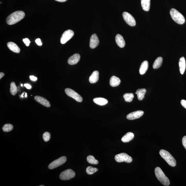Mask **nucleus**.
Segmentation results:
<instances>
[{
	"label": "nucleus",
	"instance_id": "f257e3e1",
	"mask_svg": "<svg viewBox=\"0 0 186 186\" xmlns=\"http://www.w3.org/2000/svg\"><path fill=\"white\" fill-rule=\"evenodd\" d=\"M25 16L24 12L17 11L14 12L7 17L6 22L8 25H12L22 20Z\"/></svg>",
	"mask_w": 186,
	"mask_h": 186
},
{
	"label": "nucleus",
	"instance_id": "f03ea898",
	"mask_svg": "<svg viewBox=\"0 0 186 186\" xmlns=\"http://www.w3.org/2000/svg\"><path fill=\"white\" fill-rule=\"evenodd\" d=\"M159 153L161 156L166 161L169 166L172 167H174L176 166V160L169 152L166 150H161Z\"/></svg>",
	"mask_w": 186,
	"mask_h": 186
},
{
	"label": "nucleus",
	"instance_id": "7ed1b4c3",
	"mask_svg": "<svg viewBox=\"0 0 186 186\" xmlns=\"http://www.w3.org/2000/svg\"><path fill=\"white\" fill-rule=\"evenodd\" d=\"M155 173L157 178L161 183L164 186H169L170 184V181L165 175L162 170L159 167H157L155 169Z\"/></svg>",
	"mask_w": 186,
	"mask_h": 186
},
{
	"label": "nucleus",
	"instance_id": "20e7f679",
	"mask_svg": "<svg viewBox=\"0 0 186 186\" xmlns=\"http://www.w3.org/2000/svg\"><path fill=\"white\" fill-rule=\"evenodd\" d=\"M170 14L173 20L177 24L182 25L185 23V17L178 10L174 8L171 9L170 10Z\"/></svg>",
	"mask_w": 186,
	"mask_h": 186
},
{
	"label": "nucleus",
	"instance_id": "39448f33",
	"mask_svg": "<svg viewBox=\"0 0 186 186\" xmlns=\"http://www.w3.org/2000/svg\"><path fill=\"white\" fill-rule=\"evenodd\" d=\"M115 160L119 163L124 162L130 163L132 161V157L125 153H121L116 155L115 157Z\"/></svg>",
	"mask_w": 186,
	"mask_h": 186
},
{
	"label": "nucleus",
	"instance_id": "423d86ee",
	"mask_svg": "<svg viewBox=\"0 0 186 186\" xmlns=\"http://www.w3.org/2000/svg\"><path fill=\"white\" fill-rule=\"evenodd\" d=\"M75 173L72 169H69L63 171L60 175V178L63 180H68L73 178Z\"/></svg>",
	"mask_w": 186,
	"mask_h": 186
},
{
	"label": "nucleus",
	"instance_id": "0eeeda50",
	"mask_svg": "<svg viewBox=\"0 0 186 186\" xmlns=\"http://www.w3.org/2000/svg\"><path fill=\"white\" fill-rule=\"evenodd\" d=\"M65 92L68 96L74 99L77 102H82V97L74 90L70 88H66L65 90Z\"/></svg>",
	"mask_w": 186,
	"mask_h": 186
},
{
	"label": "nucleus",
	"instance_id": "6e6552de",
	"mask_svg": "<svg viewBox=\"0 0 186 186\" xmlns=\"http://www.w3.org/2000/svg\"><path fill=\"white\" fill-rule=\"evenodd\" d=\"M66 161V157L63 156L60 157L57 160L53 161L49 164L48 166L49 169L51 170L59 167L65 164Z\"/></svg>",
	"mask_w": 186,
	"mask_h": 186
},
{
	"label": "nucleus",
	"instance_id": "1a4fd4ad",
	"mask_svg": "<svg viewBox=\"0 0 186 186\" xmlns=\"http://www.w3.org/2000/svg\"><path fill=\"white\" fill-rule=\"evenodd\" d=\"M124 20L127 23L131 26H134L136 25V21L133 16L127 12H124L123 14Z\"/></svg>",
	"mask_w": 186,
	"mask_h": 186
},
{
	"label": "nucleus",
	"instance_id": "9d476101",
	"mask_svg": "<svg viewBox=\"0 0 186 186\" xmlns=\"http://www.w3.org/2000/svg\"><path fill=\"white\" fill-rule=\"evenodd\" d=\"M74 35V32L71 30H68L65 31L62 35L61 39V43L63 44L66 43L73 37Z\"/></svg>",
	"mask_w": 186,
	"mask_h": 186
},
{
	"label": "nucleus",
	"instance_id": "9b49d317",
	"mask_svg": "<svg viewBox=\"0 0 186 186\" xmlns=\"http://www.w3.org/2000/svg\"><path fill=\"white\" fill-rule=\"evenodd\" d=\"M144 114V112L142 111L139 110L134 112L129 113L127 115V119L130 120H133L137 119L140 118Z\"/></svg>",
	"mask_w": 186,
	"mask_h": 186
},
{
	"label": "nucleus",
	"instance_id": "f8f14e48",
	"mask_svg": "<svg viewBox=\"0 0 186 186\" xmlns=\"http://www.w3.org/2000/svg\"><path fill=\"white\" fill-rule=\"evenodd\" d=\"M99 41L98 36L96 34L92 35L90 39V47L91 49H94L98 46Z\"/></svg>",
	"mask_w": 186,
	"mask_h": 186
},
{
	"label": "nucleus",
	"instance_id": "ddd939ff",
	"mask_svg": "<svg viewBox=\"0 0 186 186\" xmlns=\"http://www.w3.org/2000/svg\"><path fill=\"white\" fill-rule=\"evenodd\" d=\"M80 59V56L78 54H75L69 58L68 62L69 65H72L76 64Z\"/></svg>",
	"mask_w": 186,
	"mask_h": 186
},
{
	"label": "nucleus",
	"instance_id": "4468645a",
	"mask_svg": "<svg viewBox=\"0 0 186 186\" xmlns=\"http://www.w3.org/2000/svg\"><path fill=\"white\" fill-rule=\"evenodd\" d=\"M35 99L37 102L46 107H50V102L46 99L44 98V97L37 95L35 97Z\"/></svg>",
	"mask_w": 186,
	"mask_h": 186
},
{
	"label": "nucleus",
	"instance_id": "2eb2a0df",
	"mask_svg": "<svg viewBox=\"0 0 186 186\" xmlns=\"http://www.w3.org/2000/svg\"><path fill=\"white\" fill-rule=\"evenodd\" d=\"M116 42L117 45L121 48L125 46V42L123 36L120 34H117L116 37Z\"/></svg>",
	"mask_w": 186,
	"mask_h": 186
},
{
	"label": "nucleus",
	"instance_id": "dca6fc26",
	"mask_svg": "<svg viewBox=\"0 0 186 186\" xmlns=\"http://www.w3.org/2000/svg\"><path fill=\"white\" fill-rule=\"evenodd\" d=\"M8 48L13 52L16 53L20 52V50L16 44L12 42H8L7 44Z\"/></svg>",
	"mask_w": 186,
	"mask_h": 186
},
{
	"label": "nucleus",
	"instance_id": "f3484780",
	"mask_svg": "<svg viewBox=\"0 0 186 186\" xmlns=\"http://www.w3.org/2000/svg\"><path fill=\"white\" fill-rule=\"evenodd\" d=\"M99 72L98 71H95L90 76L89 81L91 84H95L99 80Z\"/></svg>",
	"mask_w": 186,
	"mask_h": 186
},
{
	"label": "nucleus",
	"instance_id": "a211bd4d",
	"mask_svg": "<svg viewBox=\"0 0 186 186\" xmlns=\"http://www.w3.org/2000/svg\"><path fill=\"white\" fill-rule=\"evenodd\" d=\"M149 67V63L147 61H143L140 67L139 72L141 75L144 74L147 71Z\"/></svg>",
	"mask_w": 186,
	"mask_h": 186
},
{
	"label": "nucleus",
	"instance_id": "6ab92c4d",
	"mask_svg": "<svg viewBox=\"0 0 186 186\" xmlns=\"http://www.w3.org/2000/svg\"><path fill=\"white\" fill-rule=\"evenodd\" d=\"M179 66L180 73L183 74L186 68V63L185 58L182 57L180 58L179 61Z\"/></svg>",
	"mask_w": 186,
	"mask_h": 186
},
{
	"label": "nucleus",
	"instance_id": "aec40b11",
	"mask_svg": "<svg viewBox=\"0 0 186 186\" xmlns=\"http://www.w3.org/2000/svg\"><path fill=\"white\" fill-rule=\"evenodd\" d=\"M121 82V80L119 78L116 77L115 76H113L111 77L110 80V84L111 86L112 87H116L118 86Z\"/></svg>",
	"mask_w": 186,
	"mask_h": 186
},
{
	"label": "nucleus",
	"instance_id": "412c9836",
	"mask_svg": "<svg viewBox=\"0 0 186 186\" xmlns=\"http://www.w3.org/2000/svg\"><path fill=\"white\" fill-rule=\"evenodd\" d=\"M134 137V134L132 132H129L122 138L121 140L124 143L128 142L131 141Z\"/></svg>",
	"mask_w": 186,
	"mask_h": 186
},
{
	"label": "nucleus",
	"instance_id": "4be33fe9",
	"mask_svg": "<svg viewBox=\"0 0 186 186\" xmlns=\"http://www.w3.org/2000/svg\"><path fill=\"white\" fill-rule=\"evenodd\" d=\"M146 91V90L144 88L139 89L136 90V93L137 95L138 100L140 101L143 100L144 98Z\"/></svg>",
	"mask_w": 186,
	"mask_h": 186
},
{
	"label": "nucleus",
	"instance_id": "5701e85b",
	"mask_svg": "<svg viewBox=\"0 0 186 186\" xmlns=\"http://www.w3.org/2000/svg\"><path fill=\"white\" fill-rule=\"evenodd\" d=\"M141 4L143 10L145 11L149 10L150 7V0H141Z\"/></svg>",
	"mask_w": 186,
	"mask_h": 186
},
{
	"label": "nucleus",
	"instance_id": "b1692460",
	"mask_svg": "<svg viewBox=\"0 0 186 186\" xmlns=\"http://www.w3.org/2000/svg\"><path fill=\"white\" fill-rule=\"evenodd\" d=\"M93 102L98 105L102 106L106 105L108 103V100L103 98H97L93 99Z\"/></svg>",
	"mask_w": 186,
	"mask_h": 186
},
{
	"label": "nucleus",
	"instance_id": "393cba45",
	"mask_svg": "<svg viewBox=\"0 0 186 186\" xmlns=\"http://www.w3.org/2000/svg\"><path fill=\"white\" fill-rule=\"evenodd\" d=\"M163 62V58L159 57L155 60L153 64V68L154 69H157L160 68L162 65Z\"/></svg>",
	"mask_w": 186,
	"mask_h": 186
},
{
	"label": "nucleus",
	"instance_id": "a878e982",
	"mask_svg": "<svg viewBox=\"0 0 186 186\" xmlns=\"http://www.w3.org/2000/svg\"><path fill=\"white\" fill-rule=\"evenodd\" d=\"M134 97L133 93H126L123 95V98L127 102H131L133 99Z\"/></svg>",
	"mask_w": 186,
	"mask_h": 186
},
{
	"label": "nucleus",
	"instance_id": "bb28decb",
	"mask_svg": "<svg viewBox=\"0 0 186 186\" xmlns=\"http://www.w3.org/2000/svg\"><path fill=\"white\" fill-rule=\"evenodd\" d=\"M10 93L12 95H15L18 92V88L15 82H12L10 84Z\"/></svg>",
	"mask_w": 186,
	"mask_h": 186
},
{
	"label": "nucleus",
	"instance_id": "cd10ccee",
	"mask_svg": "<svg viewBox=\"0 0 186 186\" xmlns=\"http://www.w3.org/2000/svg\"><path fill=\"white\" fill-rule=\"evenodd\" d=\"M87 161L90 164H98V161L95 158L93 155H90L87 157Z\"/></svg>",
	"mask_w": 186,
	"mask_h": 186
},
{
	"label": "nucleus",
	"instance_id": "c85d7f7f",
	"mask_svg": "<svg viewBox=\"0 0 186 186\" xmlns=\"http://www.w3.org/2000/svg\"><path fill=\"white\" fill-rule=\"evenodd\" d=\"M98 170V169L96 168L92 167L91 166H88L87 168L86 171L87 174L91 175L97 172Z\"/></svg>",
	"mask_w": 186,
	"mask_h": 186
},
{
	"label": "nucleus",
	"instance_id": "c756f323",
	"mask_svg": "<svg viewBox=\"0 0 186 186\" xmlns=\"http://www.w3.org/2000/svg\"><path fill=\"white\" fill-rule=\"evenodd\" d=\"M13 128V126L11 124H6L3 126L2 129L5 132H9L11 131Z\"/></svg>",
	"mask_w": 186,
	"mask_h": 186
},
{
	"label": "nucleus",
	"instance_id": "7c9ffc66",
	"mask_svg": "<svg viewBox=\"0 0 186 186\" xmlns=\"http://www.w3.org/2000/svg\"><path fill=\"white\" fill-rule=\"evenodd\" d=\"M50 134L49 132H46L43 134V138L44 141H48L50 139Z\"/></svg>",
	"mask_w": 186,
	"mask_h": 186
},
{
	"label": "nucleus",
	"instance_id": "2f4dec72",
	"mask_svg": "<svg viewBox=\"0 0 186 186\" xmlns=\"http://www.w3.org/2000/svg\"><path fill=\"white\" fill-rule=\"evenodd\" d=\"M23 42H24V43L27 46H29L30 43H31V42L30 41L29 39L27 38L23 39Z\"/></svg>",
	"mask_w": 186,
	"mask_h": 186
},
{
	"label": "nucleus",
	"instance_id": "473e14b6",
	"mask_svg": "<svg viewBox=\"0 0 186 186\" xmlns=\"http://www.w3.org/2000/svg\"><path fill=\"white\" fill-rule=\"evenodd\" d=\"M182 144L186 150V136H184L182 140Z\"/></svg>",
	"mask_w": 186,
	"mask_h": 186
},
{
	"label": "nucleus",
	"instance_id": "72a5a7b5",
	"mask_svg": "<svg viewBox=\"0 0 186 186\" xmlns=\"http://www.w3.org/2000/svg\"><path fill=\"white\" fill-rule=\"evenodd\" d=\"M35 42H36L37 45H38L39 46H41L42 45V43L40 38L37 39L36 40H35Z\"/></svg>",
	"mask_w": 186,
	"mask_h": 186
},
{
	"label": "nucleus",
	"instance_id": "f704fd0d",
	"mask_svg": "<svg viewBox=\"0 0 186 186\" xmlns=\"http://www.w3.org/2000/svg\"><path fill=\"white\" fill-rule=\"evenodd\" d=\"M181 105L184 108H185L186 109V100H182L181 102Z\"/></svg>",
	"mask_w": 186,
	"mask_h": 186
},
{
	"label": "nucleus",
	"instance_id": "c9c22d12",
	"mask_svg": "<svg viewBox=\"0 0 186 186\" xmlns=\"http://www.w3.org/2000/svg\"><path fill=\"white\" fill-rule=\"evenodd\" d=\"M30 78L31 80L33 81H36L37 80V78L36 77H35V76H30Z\"/></svg>",
	"mask_w": 186,
	"mask_h": 186
},
{
	"label": "nucleus",
	"instance_id": "e433bc0d",
	"mask_svg": "<svg viewBox=\"0 0 186 186\" xmlns=\"http://www.w3.org/2000/svg\"><path fill=\"white\" fill-rule=\"evenodd\" d=\"M24 86L27 89H30L31 88V86L28 84H25Z\"/></svg>",
	"mask_w": 186,
	"mask_h": 186
},
{
	"label": "nucleus",
	"instance_id": "4c0bfd02",
	"mask_svg": "<svg viewBox=\"0 0 186 186\" xmlns=\"http://www.w3.org/2000/svg\"><path fill=\"white\" fill-rule=\"evenodd\" d=\"M4 75L5 74L4 73H3V72H1L0 73V79H1Z\"/></svg>",
	"mask_w": 186,
	"mask_h": 186
},
{
	"label": "nucleus",
	"instance_id": "58836bf2",
	"mask_svg": "<svg viewBox=\"0 0 186 186\" xmlns=\"http://www.w3.org/2000/svg\"><path fill=\"white\" fill-rule=\"evenodd\" d=\"M55 1L60 2H64L67 1V0H55Z\"/></svg>",
	"mask_w": 186,
	"mask_h": 186
},
{
	"label": "nucleus",
	"instance_id": "ea45409f",
	"mask_svg": "<svg viewBox=\"0 0 186 186\" xmlns=\"http://www.w3.org/2000/svg\"><path fill=\"white\" fill-rule=\"evenodd\" d=\"M27 97V94L26 93H25V97Z\"/></svg>",
	"mask_w": 186,
	"mask_h": 186
},
{
	"label": "nucleus",
	"instance_id": "a19ab883",
	"mask_svg": "<svg viewBox=\"0 0 186 186\" xmlns=\"http://www.w3.org/2000/svg\"><path fill=\"white\" fill-rule=\"evenodd\" d=\"M22 98H23L24 97L23 95L22 94Z\"/></svg>",
	"mask_w": 186,
	"mask_h": 186
},
{
	"label": "nucleus",
	"instance_id": "79ce46f5",
	"mask_svg": "<svg viewBox=\"0 0 186 186\" xmlns=\"http://www.w3.org/2000/svg\"><path fill=\"white\" fill-rule=\"evenodd\" d=\"M21 86L22 87L23 85L22 84H21Z\"/></svg>",
	"mask_w": 186,
	"mask_h": 186
},
{
	"label": "nucleus",
	"instance_id": "37998d69",
	"mask_svg": "<svg viewBox=\"0 0 186 186\" xmlns=\"http://www.w3.org/2000/svg\"><path fill=\"white\" fill-rule=\"evenodd\" d=\"M40 186H44V185H40Z\"/></svg>",
	"mask_w": 186,
	"mask_h": 186
}]
</instances>
